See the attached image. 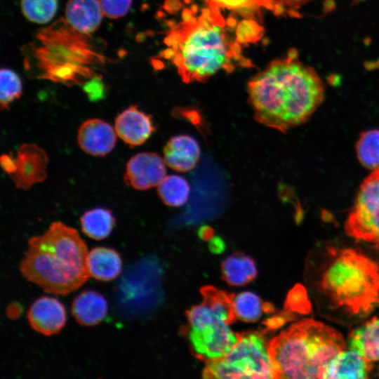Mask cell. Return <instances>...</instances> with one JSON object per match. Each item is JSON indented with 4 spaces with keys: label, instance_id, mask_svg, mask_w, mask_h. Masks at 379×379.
<instances>
[{
    "label": "cell",
    "instance_id": "1",
    "mask_svg": "<svg viewBox=\"0 0 379 379\" xmlns=\"http://www.w3.org/2000/svg\"><path fill=\"white\" fill-rule=\"evenodd\" d=\"M326 244L309 255L306 277L318 312L350 325L379 309V246Z\"/></svg>",
    "mask_w": 379,
    "mask_h": 379
},
{
    "label": "cell",
    "instance_id": "2",
    "mask_svg": "<svg viewBox=\"0 0 379 379\" xmlns=\"http://www.w3.org/2000/svg\"><path fill=\"white\" fill-rule=\"evenodd\" d=\"M324 91L317 72L293 54L273 60L248 83L255 119L281 132L308 121Z\"/></svg>",
    "mask_w": 379,
    "mask_h": 379
},
{
    "label": "cell",
    "instance_id": "3",
    "mask_svg": "<svg viewBox=\"0 0 379 379\" xmlns=\"http://www.w3.org/2000/svg\"><path fill=\"white\" fill-rule=\"evenodd\" d=\"M103 43L60 18L39 29L24 46V68L34 78L67 86L83 85L112 62L103 52Z\"/></svg>",
    "mask_w": 379,
    "mask_h": 379
},
{
    "label": "cell",
    "instance_id": "4",
    "mask_svg": "<svg viewBox=\"0 0 379 379\" xmlns=\"http://www.w3.org/2000/svg\"><path fill=\"white\" fill-rule=\"evenodd\" d=\"M185 12V20L165 39L170 48L163 53L166 58L173 59L182 81L204 82L220 69L233 70L232 60L239 55L240 47L229 39L220 8L203 9L197 18L190 11Z\"/></svg>",
    "mask_w": 379,
    "mask_h": 379
},
{
    "label": "cell",
    "instance_id": "5",
    "mask_svg": "<svg viewBox=\"0 0 379 379\" xmlns=\"http://www.w3.org/2000/svg\"><path fill=\"white\" fill-rule=\"evenodd\" d=\"M88 253L77 230L53 222L44 234L28 240L20 271L45 292L65 295L80 288L90 277Z\"/></svg>",
    "mask_w": 379,
    "mask_h": 379
},
{
    "label": "cell",
    "instance_id": "6",
    "mask_svg": "<svg viewBox=\"0 0 379 379\" xmlns=\"http://www.w3.org/2000/svg\"><path fill=\"white\" fill-rule=\"evenodd\" d=\"M343 335L313 319H303L269 341L275 378H323L328 362L347 349Z\"/></svg>",
    "mask_w": 379,
    "mask_h": 379
},
{
    "label": "cell",
    "instance_id": "7",
    "mask_svg": "<svg viewBox=\"0 0 379 379\" xmlns=\"http://www.w3.org/2000/svg\"><path fill=\"white\" fill-rule=\"evenodd\" d=\"M264 332L239 333L232 349L224 357L208 361L204 378H275Z\"/></svg>",
    "mask_w": 379,
    "mask_h": 379
},
{
    "label": "cell",
    "instance_id": "8",
    "mask_svg": "<svg viewBox=\"0 0 379 379\" xmlns=\"http://www.w3.org/2000/svg\"><path fill=\"white\" fill-rule=\"evenodd\" d=\"M186 314L185 334L192 354L201 361L206 363L224 357L239 338V333H234L225 319L203 302Z\"/></svg>",
    "mask_w": 379,
    "mask_h": 379
},
{
    "label": "cell",
    "instance_id": "9",
    "mask_svg": "<svg viewBox=\"0 0 379 379\" xmlns=\"http://www.w3.org/2000/svg\"><path fill=\"white\" fill-rule=\"evenodd\" d=\"M344 229L354 240L379 246V168L361 184Z\"/></svg>",
    "mask_w": 379,
    "mask_h": 379
},
{
    "label": "cell",
    "instance_id": "10",
    "mask_svg": "<svg viewBox=\"0 0 379 379\" xmlns=\"http://www.w3.org/2000/svg\"><path fill=\"white\" fill-rule=\"evenodd\" d=\"M15 168L10 175L17 188L27 190L46 178L48 157L36 145L22 144L14 157Z\"/></svg>",
    "mask_w": 379,
    "mask_h": 379
},
{
    "label": "cell",
    "instance_id": "11",
    "mask_svg": "<svg viewBox=\"0 0 379 379\" xmlns=\"http://www.w3.org/2000/svg\"><path fill=\"white\" fill-rule=\"evenodd\" d=\"M165 161L154 152H140L128 161L125 183L133 189L146 190L158 185L166 176Z\"/></svg>",
    "mask_w": 379,
    "mask_h": 379
},
{
    "label": "cell",
    "instance_id": "12",
    "mask_svg": "<svg viewBox=\"0 0 379 379\" xmlns=\"http://www.w3.org/2000/svg\"><path fill=\"white\" fill-rule=\"evenodd\" d=\"M32 328L44 335L58 333L66 323L64 305L56 298L42 296L35 300L27 311Z\"/></svg>",
    "mask_w": 379,
    "mask_h": 379
},
{
    "label": "cell",
    "instance_id": "13",
    "mask_svg": "<svg viewBox=\"0 0 379 379\" xmlns=\"http://www.w3.org/2000/svg\"><path fill=\"white\" fill-rule=\"evenodd\" d=\"M117 135L131 147L143 144L155 131L152 116L131 105L115 119Z\"/></svg>",
    "mask_w": 379,
    "mask_h": 379
},
{
    "label": "cell",
    "instance_id": "14",
    "mask_svg": "<svg viewBox=\"0 0 379 379\" xmlns=\"http://www.w3.org/2000/svg\"><path fill=\"white\" fill-rule=\"evenodd\" d=\"M77 140L79 147L86 154L102 157L114 149L117 133L107 122L100 119H90L80 126Z\"/></svg>",
    "mask_w": 379,
    "mask_h": 379
},
{
    "label": "cell",
    "instance_id": "15",
    "mask_svg": "<svg viewBox=\"0 0 379 379\" xmlns=\"http://www.w3.org/2000/svg\"><path fill=\"white\" fill-rule=\"evenodd\" d=\"M200 157L197 141L188 135H178L169 139L164 148V159L170 168L177 171L192 170Z\"/></svg>",
    "mask_w": 379,
    "mask_h": 379
},
{
    "label": "cell",
    "instance_id": "16",
    "mask_svg": "<svg viewBox=\"0 0 379 379\" xmlns=\"http://www.w3.org/2000/svg\"><path fill=\"white\" fill-rule=\"evenodd\" d=\"M371 361L349 349L336 354L326 365L323 378H366L373 368Z\"/></svg>",
    "mask_w": 379,
    "mask_h": 379
},
{
    "label": "cell",
    "instance_id": "17",
    "mask_svg": "<svg viewBox=\"0 0 379 379\" xmlns=\"http://www.w3.org/2000/svg\"><path fill=\"white\" fill-rule=\"evenodd\" d=\"M107 302L94 290H85L77 295L72 303L71 312L76 321L83 326L100 324L107 316Z\"/></svg>",
    "mask_w": 379,
    "mask_h": 379
},
{
    "label": "cell",
    "instance_id": "18",
    "mask_svg": "<svg viewBox=\"0 0 379 379\" xmlns=\"http://www.w3.org/2000/svg\"><path fill=\"white\" fill-rule=\"evenodd\" d=\"M103 15L99 0H68L65 8L67 21L87 34L98 29Z\"/></svg>",
    "mask_w": 379,
    "mask_h": 379
},
{
    "label": "cell",
    "instance_id": "19",
    "mask_svg": "<svg viewBox=\"0 0 379 379\" xmlns=\"http://www.w3.org/2000/svg\"><path fill=\"white\" fill-rule=\"evenodd\" d=\"M86 264L90 277L101 281L115 279L122 268L119 253L103 246L93 248L88 253Z\"/></svg>",
    "mask_w": 379,
    "mask_h": 379
},
{
    "label": "cell",
    "instance_id": "20",
    "mask_svg": "<svg viewBox=\"0 0 379 379\" xmlns=\"http://www.w3.org/2000/svg\"><path fill=\"white\" fill-rule=\"evenodd\" d=\"M347 345L367 360L379 361V317H374L354 329L349 335Z\"/></svg>",
    "mask_w": 379,
    "mask_h": 379
},
{
    "label": "cell",
    "instance_id": "21",
    "mask_svg": "<svg viewBox=\"0 0 379 379\" xmlns=\"http://www.w3.org/2000/svg\"><path fill=\"white\" fill-rule=\"evenodd\" d=\"M222 274L227 284L239 286L254 279L257 275V270L251 258L241 253H235L222 262Z\"/></svg>",
    "mask_w": 379,
    "mask_h": 379
},
{
    "label": "cell",
    "instance_id": "22",
    "mask_svg": "<svg viewBox=\"0 0 379 379\" xmlns=\"http://www.w3.org/2000/svg\"><path fill=\"white\" fill-rule=\"evenodd\" d=\"M82 232L95 240L107 238L113 230L115 218L111 210L95 208L85 212L80 218Z\"/></svg>",
    "mask_w": 379,
    "mask_h": 379
},
{
    "label": "cell",
    "instance_id": "23",
    "mask_svg": "<svg viewBox=\"0 0 379 379\" xmlns=\"http://www.w3.org/2000/svg\"><path fill=\"white\" fill-rule=\"evenodd\" d=\"M234 312L237 319L245 322L258 320L264 312L270 311V304L265 303L256 294L244 291L232 295Z\"/></svg>",
    "mask_w": 379,
    "mask_h": 379
},
{
    "label": "cell",
    "instance_id": "24",
    "mask_svg": "<svg viewBox=\"0 0 379 379\" xmlns=\"http://www.w3.org/2000/svg\"><path fill=\"white\" fill-rule=\"evenodd\" d=\"M190 188L187 181L182 176H165L157 186V192L162 201L173 207L182 206L187 200Z\"/></svg>",
    "mask_w": 379,
    "mask_h": 379
},
{
    "label": "cell",
    "instance_id": "25",
    "mask_svg": "<svg viewBox=\"0 0 379 379\" xmlns=\"http://www.w3.org/2000/svg\"><path fill=\"white\" fill-rule=\"evenodd\" d=\"M356 152L360 164L373 171L379 168V130L364 131L356 144Z\"/></svg>",
    "mask_w": 379,
    "mask_h": 379
},
{
    "label": "cell",
    "instance_id": "26",
    "mask_svg": "<svg viewBox=\"0 0 379 379\" xmlns=\"http://www.w3.org/2000/svg\"><path fill=\"white\" fill-rule=\"evenodd\" d=\"M203 302L220 314L230 325L237 319L233 308L232 294L227 293L211 286L201 290Z\"/></svg>",
    "mask_w": 379,
    "mask_h": 379
},
{
    "label": "cell",
    "instance_id": "27",
    "mask_svg": "<svg viewBox=\"0 0 379 379\" xmlns=\"http://www.w3.org/2000/svg\"><path fill=\"white\" fill-rule=\"evenodd\" d=\"M21 8L25 17L38 24L48 22L58 9L57 0H21Z\"/></svg>",
    "mask_w": 379,
    "mask_h": 379
},
{
    "label": "cell",
    "instance_id": "28",
    "mask_svg": "<svg viewBox=\"0 0 379 379\" xmlns=\"http://www.w3.org/2000/svg\"><path fill=\"white\" fill-rule=\"evenodd\" d=\"M0 103L1 109H8L10 105L20 98L22 85L20 77L12 69L1 68L0 70Z\"/></svg>",
    "mask_w": 379,
    "mask_h": 379
},
{
    "label": "cell",
    "instance_id": "29",
    "mask_svg": "<svg viewBox=\"0 0 379 379\" xmlns=\"http://www.w3.org/2000/svg\"><path fill=\"white\" fill-rule=\"evenodd\" d=\"M209 7L234 10L243 14H253L260 7L272 11L270 0H208Z\"/></svg>",
    "mask_w": 379,
    "mask_h": 379
},
{
    "label": "cell",
    "instance_id": "30",
    "mask_svg": "<svg viewBox=\"0 0 379 379\" xmlns=\"http://www.w3.org/2000/svg\"><path fill=\"white\" fill-rule=\"evenodd\" d=\"M132 0H99L104 15L111 19L125 16L131 9Z\"/></svg>",
    "mask_w": 379,
    "mask_h": 379
},
{
    "label": "cell",
    "instance_id": "31",
    "mask_svg": "<svg viewBox=\"0 0 379 379\" xmlns=\"http://www.w3.org/2000/svg\"><path fill=\"white\" fill-rule=\"evenodd\" d=\"M272 6V11L276 15H288L298 16V11L315 0H270Z\"/></svg>",
    "mask_w": 379,
    "mask_h": 379
},
{
    "label": "cell",
    "instance_id": "32",
    "mask_svg": "<svg viewBox=\"0 0 379 379\" xmlns=\"http://www.w3.org/2000/svg\"><path fill=\"white\" fill-rule=\"evenodd\" d=\"M82 88L91 101H98L105 98L106 86L101 74H97L83 85Z\"/></svg>",
    "mask_w": 379,
    "mask_h": 379
},
{
    "label": "cell",
    "instance_id": "33",
    "mask_svg": "<svg viewBox=\"0 0 379 379\" xmlns=\"http://www.w3.org/2000/svg\"><path fill=\"white\" fill-rule=\"evenodd\" d=\"M262 30L255 21L243 20L237 28V40L241 43L257 41Z\"/></svg>",
    "mask_w": 379,
    "mask_h": 379
},
{
    "label": "cell",
    "instance_id": "34",
    "mask_svg": "<svg viewBox=\"0 0 379 379\" xmlns=\"http://www.w3.org/2000/svg\"><path fill=\"white\" fill-rule=\"evenodd\" d=\"M352 3H359L366 0H350Z\"/></svg>",
    "mask_w": 379,
    "mask_h": 379
}]
</instances>
